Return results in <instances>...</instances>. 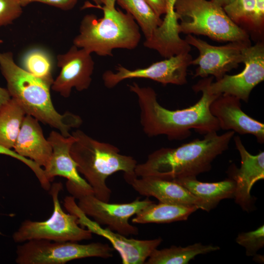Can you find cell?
I'll return each mask as SVG.
<instances>
[{
  "instance_id": "cell-29",
  "label": "cell",
  "mask_w": 264,
  "mask_h": 264,
  "mask_svg": "<svg viewBox=\"0 0 264 264\" xmlns=\"http://www.w3.org/2000/svg\"><path fill=\"white\" fill-rule=\"evenodd\" d=\"M0 154L11 156L22 162L33 171L37 177H41L44 174V170L41 166L30 159L21 156L11 149L0 145Z\"/></svg>"
},
{
  "instance_id": "cell-25",
  "label": "cell",
  "mask_w": 264,
  "mask_h": 264,
  "mask_svg": "<svg viewBox=\"0 0 264 264\" xmlns=\"http://www.w3.org/2000/svg\"><path fill=\"white\" fill-rule=\"evenodd\" d=\"M23 64L26 71L51 86L52 64L47 53L40 49L31 50L25 55Z\"/></svg>"
},
{
  "instance_id": "cell-16",
  "label": "cell",
  "mask_w": 264,
  "mask_h": 264,
  "mask_svg": "<svg viewBox=\"0 0 264 264\" xmlns=\"http://www.w3.org/2000/svg\"><path fill=\"white\" fill-rule=\"evenodd\" d=\"M236 149L241 157V166L232 164L228 169L229 178L236 184L234 198L236 203L246 212L254 209L255 199L250 194L252 186L264 178V152L252 155L245 149L239 136H234Z\"/></svg>"
},
{
  "instance_id": "cell-38",
  "label": "cell",
  "mask_w": 264,
  "mask_h": 264,
  "mask_svg": "<svg viewBox=\"0 0 264 264\" xmlns=\"http://www.w3.org/2000/svg\"><path fill=\"white\" fill-rule=\"evenodd\" d=\"M2 42V41L1 40H0V44Z\"/></svg>"
},
{
  "instance_id": "cell-21",
  "label": "cell",
  "mask_w": 264,
  "mask_h": 264,
  "mask_svg": "<svg viewBox=\"0 0 264 264\" xmlns=\"http://www.w3.org/2000/svg\"><path fill=\"white\" fill-rule=\"evenodd\" d=\"M198 208L195 206H186L154 202L135 215L132 222L133 223H167L186 220Z\"/></svg>"
},
{
  "instance_id": "cell-26",
  "label": "cell",
  "mask_w": 264,
  "mask_h": 264,
  "mask_svg": "<svg viewBox=\"0 0 264 264\" xmlns=\"http://www.w3.org/2000/svg\"><path fill=\"white\" fill-rule=\"evenodd\" d=\"M223 9L236 24L242 22L253 25L256 14V0H234Z\"/></svg>"
},
{
  "instance_id": "cell-20",
  "label": "cell",
  "mask_w": 264,
  "mask_h": 264,
  "mask_svg": "<svg viewBox=\"0 0 264 264\" xmlns=\"http://www.w3.org/2000/svg\"><path fill=\"white\" fill-rule=\"evenodd\" d=\"M172 180L185 187L199 199L203 204V210L207 212L215 208L221 200L234 197L236 184L230 178L216 182H201L196 176L181 177Z\"/></svg>"
},
{
  "instance_id": "cell-30",
  "label": "cell",
  "mask_w": 264,
  "mask_h": 264,
  "mask_svg": "<svg viewBox=\"0 0 264 264\" xmlns=\"http://www.w3.org/2000/svg\"><path fill=\"white\" fill-rule=\"evenodd\" d=\"M22 7H24L29 3L39 2L45 3L64 10L72 9L76 4L77 0H20Z\"/></svg>"
},
{
  "instance_id": "cell-37",
  "label": "cell",
  "mask_w": 264,
  "mask_h": 264,
  "mask_svg": "<svg viewBox=\"0 0 264 264\" xmlns=\"http://www.w3.org/2000/svg\"><path fill=\"white\" fill-rule=\"evenodd\" d=\"M96 5L97 7L100 6L102 4V0H92Z\"/></svg>"
},
{
  "instance_id": "cell-28",
  "label": "cell",
  "mask_w": 264,
  "mask_h": 264,
  "mask_svg": "<svg viewBox=\"0 0 264 264\" xmlns=\"http://www.w3.org/2000/svg\"><path fill=\"white\" fill-rule=\"evenodd\" d=\"M22 13L20 0H0V27L11 24Z\"/></svg>"
},
{
  "instance_id": "cell-19",
  "label": "cell",
  "mask_w": 264,
  "mask_h": 264,
  "mask_svg": "<svg viewBox=\"0 0 264 264\" xmlns=\"http://www.w3.org/2000/svg\"><path fill=\"white\" fill-rule=\"evenodd\" d=\"M13 148L19 155L30 159L44 169L48 167L52 153L51 145L44 137L39 121L27 114Z\"/></svg>"
},
{
  "instance_id": "cell-35",
  "label": "cell",
  "mask_w": 264,
  "mask_h": 264,
  "mask_svg": "<svg viewBox=\"0 0 264 264\" xmlns=\"http://www.w3.org/2000/svg\"><path fill=\"white\" fill-rule=\"evenodd\" d=\"M222 8L232 2L234 0H211Z\"/></svg>"
},
{
  "instance_id": "cell-23",
  "label": "cell",
  "mask_w": 264,
  "mask_h": 264,
  "mask_svg": "<svg viewBox=\"0 0 264 264\" xmlns=\"http://www.w3.org/2000/svg\"><path fill=\"white\" fill-rule=\"evenodd\" d=\"M26 114L13 98L0 108V145L14 148Z\"/></svg>"
},
{
  "instance_id": "cell-8",
  "label": "cell",
  "mask_w": 264,
  "mask_h": 264,
  "mask_svg": "<svg viewBox=\"0 0 264 264\" xmlns=\"http://www.w3.org/2000/svg\"><path fill=\"white\" fill-rule=\"evenodd\" d=\"M114 248L100 242L80 244L77 242L31 240L17 247L18 264H64L71 260L89 257L109 259Z\"/></svg>"
},
{
  "instance_id": "cell-24",
  "label": "cell",
  "mask_w": 264,
  "mask_h": 264,
  "mask_svg": "<svg viewBox=\"0 0 264 264\" xmlns=\"http://www.w3.org/2000/svg\"><path fill=\"white\" fill-rule=\"evenodd\" d=\"M116 2L136 21L145 40L149 39L162 22L160 17L145 0H116Z\"/></svg>"
},
{
  "instance_id": "cell-17",
  "label": "cell",
  "mask_w": 264,
  "mask_h": 264,
  "mask_svg": "<svg viewBox=\"0 0 264 264\" xmlns=\"http://www.w3.org/2000/svg\"><path fill=\"white\" fill-rule=\"evenodd\" d=\"M209 109L217 119L220 129L233 131L242 135L252 134L258 143H264V124L242 111L239 98L220 94L211 103Z\"/></svg>"
},
{
  "instance_id": "cell-13",
  "label": "cell",
  "mask_w": 264,
  "mask_h": 264,
  "mask_svg": "<svg viewBox=\"0 0 264 264\" xmlns=\"http://www.w3.org/2000/svg\"><path fill=\"white\" fill-rule=\"evenodd\" d=\"M244 68L240 73L224 75L215 82L211 81L208 90L212 94L234 96L247 102L252 89L264 80V45L259 42L244 50Z\"/></svg>"
},
{
  "instance_id": "cell-31",
  "label": "cell",
  "mask_w": 264,
  "mask_h": 264,
  "mask_svg": "<svg viewBox=\"0 0 264 264\" xmlns=\"http://www.w3.org/2000/svg\"><path fill=\"white\" fill-rule=\"evenodd\" d=\"M256 10L253 21V25L256 27H262L264 20V0H256Z\"/></svg>"
},
{
  "instance_id": "cell-14",
  "label": "cell",
  "mask_w": 264,
  "mask_h": 264,
  "mask_svg": "<svg viewBox=\"0 0 264 264\" xmlns=\"http://www.w3.org/2000/svg\"><path fill=\"white\" fill-rule=\"evenodd\" d=\"M47 139L52 148L50 162L44 169L47 179L51 182L56 176L66 178V189L75 198L94 195L90 185L79 175L77 164L71 155L70 148L75 137L72 134L65 137L60 132L53 131Z\"/></svg>"
},
{
  "instance_id": "cell-36",
  "label": "cell",
  "mask_w": 264,
  "mask_h": 264,
  "mask_svg": "<svg viewBox=\"0 0 264 264\" xmlns=\"http://www.w3.org/2000/svg\"><path fill=\"white\" fill-rule=\"evenodd\" d=\"M254 260L258 262L261 263L264 262V257L263 256L258 255L257 254L254 256Z\"/></svg>"
},
{
  "instance_id": "cell-10",
  "label": "cell",
  "mask_w": 264,
  "mask_h": 264,
  "mask_svg": "<svg viewBox=\"0 0 264 264\" xmlns=\"http://www.w3.org/2000/svg\"><path fill=\"white\" fill-rule=\"evenodd\" d=\"M185 40L199 51L198 56L191 62V65L198 66L194 77L203 78L211 75L216 80L237 68L243 62L244 49L251 45V42L236 41L224 45L215 46L191 34H188Z\"/></svg>"
},
{
  "instance_id": "cell-1",
  "label": "cell",
  "mask_w": 264,
  "mask_h": 264,
  "mask_svg": "<svg viewBox=\"0 0 264 264\" xmlns=\"http://www.w3.org/2000/svg\"><path fill=\"white\" fill-rule=\"evenodd\" d=\"M214 77H207L192 86L196 93L202 96L195 104L180 110H170L158 102L157 94L151 87H140L135 82L128 86L137 97L140 110V123L144 133L149 137L164 135L170 140H182L191 134V130L205 135L220 130L219 123L210 112L211 103L219 95L208 90Z\"/></svg>"
},
{
  "instance_id": "cell-18",
  "label": "cell",
  "mask_w": 264,
  "mask_h": 264,
  "mask_svg": "<svg viewBox=\"0 0 264 264\" xmlns=\"http://www.w3.org/2000/svg\"><path fill=\"white\" fill-rule=\"evenodd\" d=\"M125 180L140 195L153 197L159 202L195 206L203 210L201 201L174 181L152 176L138 178L137 176Z\"/></svg>"
},
{
  "instance_id": "cell-33",
  "label": "cell",
  "mask_w": 264,
  "mask_h": 264,
  "mask_svg": "<svg viewBox=\"0 0 264 264\" xmlns=\"http://www.w3.org/2000/svg\"><path fill=\"white\" fill-rule=\"evenodd\" d=\"M11 98V96L7 89L0 87V108L7 103Z\"/></svg>"
},
{
  "instance_id": "cell-15",
  "label": "cell",
  "mask_w": 264,
  "mask_h": 264,
  "mask_svg": "<svg viewBox=\"0 0 264 264\" xmlns=\"http://www.w3.org/2000/svg\"><path fill=\"white\" fill-rule=\"evenodd\" d=\"M57 65L61 71L51 85L54 91L67 98L73 88L79 91L89 88L94 66L91 53L73 45L67 52L58 56Z\"/></svg>"
},
{
  "instance_id": "cell-12",
  "label": "cell",
  "mask_w": 264,
  "mask_h": 264,
  "mask_svg": "<svg viewBox=\"0 0 264 264\" xmlns=\"http://www.w3.org/2000/svg\"><path fill=\"white\" fill-rule=\"evenodd\" d=\"M78 199V206L88 216L99 225L125 236L137 235L138 228L129 222L130 218L154 203L149 197L139 198L126 203H110L97 198L94 195L83 196Z\"/></svg>"
},
{
  "instance_id": "cell-34",
  "label": "cell",
  "mask_w": 264,
  "mask_h": 264,
  "mask_svg": "<svg viewBox=\"0 0 264 264\" xmlns=\"http://www.w3.org/2000/svg\"><path fill=\"white\" fill-rule=\"evenodd\" d=\"M116 0H102V4H104L105 7L113 9L115 8V3Z\"/></svg>"
},
{
  "instance_id": "cell-39",
  "label": "cell",
  "mask_w": 264,
  "mask_h": 264,
  "mask_svg": "<svg viewBox=\"0 0 264 264\" xmlns=\"http://www.w3.org/2000/svg\"></svg>"
},
{
  "instance_id": "cell-9",
  "label": "cell",
  "mask_w": 264,
  "mask_h": 264,
  "mask_svg": "<svg viewBox=\"0 0 264 264\" xmlns=\"http://www.w3.org/2000/svg\"><path fill=\"white\" fill-rule=\"evenodd\" d=\"M64 206L69 213L75 215L78 222L92 234L101 236L111 243L114 249L120 254L123 264H145L153 251L161 244L162 239L157 238L150 240H137L127 236L110 229L104 228L94 220L89 219L79 207L73 196L64 199Z\"/></svg>"
},
{
  "instance_id": "cell-3",
  "label": "cell",
  "mask_w": 264,
  "mask_h": 264,
  "mask_svg": "<svg viewBox=\"0 0 264 264\" xmlns=\"http://www.w3.org/2000/svg\"><path fill=\"white\" fill-rule=\"evenodd\" d=\"M0 69L11 98L19 104L26 114L56 129L65 137L71 135L69 132L72 128L82 124L79 116L57 111L51 98V85L18 66L12 52L0 53Z\"/></svg>"
},
{
  "instance_id": "cell-6",
  "label": "cell",
  "mask_w": 264,
  "mask_h": 264,
  "mask_svg": "<svg viewBox=\"0 0 264 264\" xmlns=\"http://www.w3.org/2000/svg\"><path fill=\"white\" fill-rule=\"evenodd\" d=\"M174 10L180 21L179 33L204 35L218 42H250L246 32L211 0H176Z\"/></svg>"
},
{
  "instance_id": "cell-7",
  "label": "cell",
  "mask_w": 264,
  "mask_h": 264,
  "mask_svg": "<svg viewBox=\"0 0 264 264\" xmlns=\"http://www.w3.org/2000/svg\"><path fill=\"white\" fill-rule=\"evenodd\" d=\"M63 188L61 182L54 183L50 188L53 202V211L51 217L42 221L24 220L13 234L16 242H24L36 239L55 242H78L91 239L92 233L87 229L80 227L77 217L66 213L59 201V193Z\"/></svg>"
},
{
  "instance_id": "cell-27",
  "label": "cell",
  "mask_w": 264,
  "mask_h": 264,
  "mask_svg": "<svg viewBox=\"0 0 264 264\" xmlns=\"http://www.w3.org/2000/svg\"><path fill=\"white\" fill-rule=\"evenodd\" d=\"M236 241L245 248L246 256H254L264 246V225L254 230L239 234Z\"/></svg>"
},
{
  "instance_id": "cell-32",
  "label": "cell",
  "mask_w": 264,
  "mask_h": 264,
  "mask_svg": "<svg viewBox=\"0 0 264 264\" xmlns=\"http://www.w3.org/2000/svg\"><path fill=\"white\" fill-rule=\"evenodd\" d=\"M159 17L165 15L167 10L168 0H145Z\"/></svg>"
},
{
  "instance_id": "cell-4",
  "label": "cell",
  "mask_w": 264,
  "mask_h": 264,
  "mask_svg": "<svg viewBox=\"0 0 264 264\" xmlns=\"http://www.w3.org/2000/svg\"><path fill=\"white\" fill-rule=\"evenodd\" d=\"M71 134L75 140L70 154L78 172L84 176L97 198L109 202L111 191L107 185V178L119 171L124 172L125 179L136 176V160L131 156L120 154L116 146L94 139L81 130H77Z\"/></svg>"
},
{
  "instance_id": "cell-5",
  "label": "cell",
  "mask_w": 264,
  "mask_h": 264,
  "mask_svg": "<svg viewBox=\"0 0 264 264\" xmlns=\"http://www.w3.org/2000/svg\"><path fill=\"white\" fill-rule=\"evenodd\" d=\"M98 7L103 10V17L98 19L93 14L86 15L73 45L101 56H112V50L116 48H135L140 41L141 34L132 17L115 8Z\"/></svg>"
},
{
  "instance_id": "cell-2",
  "label": "cell",
  "mask_w": 264,
  "mask_h": 264,
  "mask_svg": "<svg viewBox=\"0 0 264 264\" xmlns=\"http://www.w3.org/2000/svg\"><path fill=\"white\" fill-rule=\"evenodd\" d=\"M233 131L219 135L213 132L176 148H161L148 156L145 162L137 164V177L152 176L173 179L196 176L209 171L215 158L227 150L235 135Z\"/></svg>"
},
{
  "instance_id": "cell-11",
  "label": "cell",
  "mask_w": 264,
  "mask_h": 264,
  "mask_svg": "<svg viewBox=\"0 0 264 264\" xmlns=\"http://www.w3.org/2000/svg\"><path fill=\"white\" fill-rule=\"evenodd\" d=\"M192 57L189 53L177 54L152 64L145 68L129 69L121 65L116 67V72L108 70L104 72V86L112 88L123 80L133 78H146L164 85H184L187 83V68L191 65Z\"/></svg>"
},
{
  "instance_id": "cell-22",
  "label": "cell",
  "mask_w": 264,
  "mask_h": 264,
  "mask_svg": "<svg viewBox=\"0 0 264 264\" xmlns=\"http://www.w3.org/2000/svg\"><path fill=\"white\" fill-rule=\"evenodd\" d=\"M219 246L195 243L186 247L173 245L169 248L154 249L145 264H187L196 256L220 250Z\"/></svg>"
}]
</instances>
